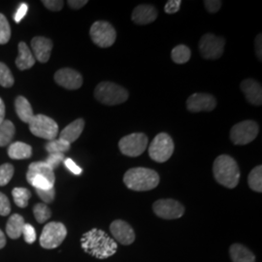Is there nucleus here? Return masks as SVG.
<instances>
[{"instance_id":"423d86ee","label":"nucleus","mask_w":262,"mask_h":262,"mask_svg":"<svg viewBox=\"0 0 262 262\" xmlns=\"http://www.w3.org/2000/svg\"><path fill=\"white\" fill-rule=\"evenodd\" d=\"M174 142L167 133H159L149 147V156L150 159L159 163L166 162L173 155Z\"/></svg>"},{"instance_id":"e433bc0d","label":"nucleus","mask_w":262,"mask_h":262,"mask_svg":"<svg viewBox=\"0 0 262 262\" xmlns=\"http://www.w3.org/2000/svg\"><path fill=\"white\" fill-rule=\"evenodd\" d=\"M38 196L40 197L45 203H52L56 196V190L55 187H52L50 189H35Z\"/></svg>"},{"instance_id":"ddd939ff","label":"nucleus","mask_w":262,"mask_h":262,"mask_svg":"<svg viewBox=\"0 0 262 262\" xmlns=\"http://www.w3.org/2000/svg\"><path fill=\"white\" fill-rule=\"evenodd\" d=\"M215 107L216 100L211 94H193L187 98V108L190 112H211Z\"/></svg>"},{"instance_id":"f8f14e48","label":"nucleus","mask_w":262,"mask_h":262,"mask_svg":"<svg viewBox=\"0 0 262 262\" xmlns=\"http://www.w3.org/2000/svg\"><path fill=\"white\" fill-rule=\"evenodd\" d=\"M155 214L164 220H176L182 217L185 207L174 199H159L152 205Z\"/></svg>"},{"instance_id":"c756f323","label":"nucleus","mask_w":262,"mask_h":262,"mask_svg":"<svg viewBox=\"0 0 262 262\" xmlns=\"http://www.w3.org/2000/svg\"><path fill=\"white\" fill-rule=\"evenodd\" d=\"M45 149L50 154H64L66 151L70 150V144L62 139H54L49 141Z\"/></svg>"},{"instance_id":"2f4dec72","label":"nucleus","mask_w":262,"mask_h":262,"mask_svg":"<svg viewBox=\"0 0 262 262\" xmlns=\"http://www.w3.org/2000/svg\"><path fill=\"white\" fill-rule=\"evenodd\" d=\"M11 38V28L7 18L0 14V45H4L9 42Z\"/></svg>"},{"instance_id":"473e14b6","label":"nucleus","mask_w":262,"mask_h":262,"mask_svg":"<svg viewBox=\"0 0 262 262\" xmlns=\"http://www.w3.org/2000/svg\"><path fill=\"white\" fill-rule=\"evenodd\" d=\"M14 77L12 72L3 62H0V85L3 88H11L14 84Z\"/></svg>"},{"instance_id":"f704fd0d","label":"nucleus","mask_w":262,"mask_h":262,"mask_svg":"<svg viewBox=\"0 0 262 262\" xmlns=\"http://www.w3.org/2000/svg\"><path fill=\"white\" fill-rule=\"evenodd\" d=\"M29 184L32 187H35V189H50L52 187H55V185H53L49 180L42 176H34L31 179Z\"/></svg>"},{"instance_id":"49530a36","label":"nucleus","mask_w":262,"mask_h":262,"mask_svg":"<svg viewBox=\"0 0 262 262\" xmlns=\"http://www.w3.org/2000/svg\"><path fill=\"white\" fill-rule=\"evenodd\" d=\"M255 52L258 59L261 60V34H258L255 38Z\"/></svg>"},{"instance_id":"f03ea898","label":"nucleus","mask_w":262,"mask_h":262,"mask_svg":"<svg viewBox=\"0 0 262 262\" xmlns=\"http://www.w3.org/2000/svg\"><path fill=\"white\" fill-rule=\"evenodd\" d=\"M213 173L215 181L227 188H234L240 181V168L233 158L227 155L217 157L214 161Z\"/></svg>"},{"instance_id":"c03bdc74","label":"nucleus","mask_w":262,"mask_h":262,"mask_svg":"<svg viewBox=\"0 0 262 262\" xmlns=\"http://www.w3.org/2000/svg\"><path fill=\"white\" fill-rule=\"evenodd\" d=\"M28 10V4H27V3H21V4L19 5V7L18 8V10H17V12H16L15 16H14V20H15L16 23H19V21H20V19H23V18L27 15Z\"/></svg>"},{"instance_id":"20e7f679","label":"nucleus","mask_w":262,"mask_h":262,"mask_svg":"<svg viewBox=\"0 0 262 262\" xmlns=\"http://www.w3.org/2000/svg\"><path fill=\"white\" fill-rule=\"evenodd\" d=\"M94 97L100 103L114 106L125 102L128 99V93L120 84L101 82L94 90Z\"/></svg>"},{"instance_id":"5701e85b","label":"nucleus","mask_w":262,"mask_h":262,"mask_svg":"<svg viewBox=\"0 0 262 262\" xmlns=\"http://www.w3.org/2000/svg\"><path fill=\"white\" fill-rule=\"evenodd\" d=\"M15 109L16 113L21 122H28L34 117L32 107L28 99L24 96H18L15 100Z\"/></svg>"},{"instance_id":"9b49d317","label":"nucleus","mask_w":262,"mask_h":262,"mask_svg":"<svg viewBox=\"0 0 262 262\" xmlns=\"http://www.w3.org/2000/svg\"><path fill=\"white\" fill-rule=\"evenodd\" d=\"M225 45L224 38L216 37L212 33H207L200 39L199 51L201 56L206 59H217L223 56Z\"/></svg>"},{"instance_id":"79ce46f5","label":"nucleus","mask_w":262,"mask_h":262,"mask_svg":"<svg viewBox=\"0 0 262 262\" xmlns=\"http://www.w3.org/2000/svg\"><path fill=\"white\" fill-rule=\"evenodd\" d=\"M223 2L219 0H206L204 1V5L207 11L211 14H215L219 10L221 9Z\"/></svg>"},{"instance_id":"bb28decb","label":"nucleus","mask_w":262,"mask_h":262,"mask_svg":"<svg viewBox=\"0 0 262 262\" xmlns=\"http://www.w3.org/2000/svg\"><path fill=\"white\" fill-rule=\"evenodd\" d=\"M190 56H191V52L189 48L183 44L176 46L171 52L172 60L178 64L187 63V61L190 59Z\"/></svg>"},{"instance_id":"58836bf2","label":"nucleus","mask_w":262,"mask_h":262,"mask_svg":"<svg viewBox=\"0 0 262 262\" xmlns=\"http://www.w3.org/2000/svg\"><path fill=\"white\" fill-rule=\"evenodd\" d=\"M11 212L9 199L4 193L0 192V215H8Z\"/></svg>"},{"instance_id":"c85d7f7f","label":"nucleus","mask_w":262,"mask_h":262,"mask_svg":"<svg viewBox=\"0 0 262 262\" xmlns=\"http://www.w3.org/2000/svg\"><path fill=\"white\" fill-rule=\"evenodd\" d=\"M249 187L256 192H262V166L258 165L251 171L248 177Z\"/></svg>"},{"instance_id":"39448f33","label":"nucleus","mask_w":262,"mask_h":262,"mask_svg":"<svg viewBox=\"0 0 262 262\" xmlns=\"http://www.w3.org/2000/svg\"><path fill=\"white\" fill-rule=\"evenodd\" d=\"M29 130L36 136L46 140L56 139L58 133V125L52 118L45 115H34L32 120L28 122Z\"/></svg>"},{"instance_id":"72a5a7b5","label":"nucleus","mask_w":262,"mask_h":262,"mask_svg":"<svg viewBox=\"0 0 262 262\" xmlns=\"http://www.w3.org/2000/svg\"><path fill=\"white\" fill-rule=\"evenodd\" d=\"M14 166L10 163H5L0 166V187L6 186L14 176Z\"/></svg>"},{"instance_id":"0eeeda50","label":"nucleus","mask_w":262,"mask_h":262,"mask_svg":"<svg viewBox=\"0 0 262 262\" xmlns=\"http://www.w3.org/2000/svg\"><path fill=\"white\" fill-rule=\"evenodd\" d=\"M66 235L67 229L63 224L56 222L49 223L44 226L40 236V245L48 250L55 249L64 241Z\"/></svg>"},{"instance_id":"a211bd4d","label":"nucleus","mask_w":262,"mask_h":262,"mask_svg":"<svg viewBox=\"0 0 262 262\" xmlns=\"http://www.w3.org/2000/svg\"><path fill=\"white\" fill-rule=\"evenodd\" d=\"M158 18V10L152 5L142 4L137 6L132 12L131 19L133 23L139 26L149 25L154 23Z\"/></svg>"},{"instance_id":"a19ab883","label":"nucleus","mask_w":262,"mask_h":262,"mask_svg":"<svg viewBox=\"0 0 262 262\" xmlns=\"http://www.w3.org/2000/svg\"><path fill=\"white\" fill-rule=\"evenodd\" d=\"M181 4H182L181 0H169L164 6V11H165V13L170 14V15L175 14L179 12V10L181 8Z\"/></svg>"},{"instance_id":"de8ad7c7","label":"nucleus","mask_w":262,"mask_h":262,"mask_svg":"<svg viewBox=\"0 0 262 262\" xmlns=\"http://www.w3.org/2000/svg\"><path fill=\"white\" fill-rule=\"evenodd\" d=\"M5 120V104L0 98V124Z\"/></svg>"},{"instance_id":"37998d69","label":"nucleus","mask_w":262,"mask_h":262,"mask_svg":"<svg viewBox=\"0 0 262 262\" xmlns=\"http://www.w3.org/2000/svg\"><path fill=\"white\" fill-rule=\"evenodd\" d=\"M63 162H64V165H66V168L68 169L70 172H72L74 175L79 176V175L82 174L83 170H82V168H81L80 166H78L72 159H66Z\"/></svg>"},{"instance_id":"ea45409f","label":"nucleus","mask_w":262,"mask_h":262,"mask_svg":"<svg viewBox=\"0 0 262 262\" xmlns=\"http://www.w3.org/2000/svg\"><path fill=\"white\" fill-rule=\"evenodd\" d=\"M42 3L44 6L53 12H58L63 8L64 2L61 0H43Z\"/></svg>"},{"instance_id":"a878e982","label":"nucleus","mask_w":262,"mask_h":262,"mask_svg":"<svg viewBox=\"0 0 262 262\" xmlns=\"http://www.w3.org/2000/svg\"><path fill=\"white\" fill-rule=\"evenodd\" d=\"M15 132L16 128L14 123L8 120H4L0 124V147H5L11 144L15 136Z\"/></svg>"},{"instance_id":"6e6552de","label":"nucleus","mask_w":262,"mask_h":262,"mask_svg":"<svg viewBox=\"0 0 262 262\" xmlns=\"http://www.w3.org/2000/svg\"><path fill=\"white\" fill-rule=\"evenodd\" d=\"M90 35L95 45L100 48H109L114 45L117 31L112 25L106 20H97L92 26Z\"/></svg>"},{"instance_id":"4468645a","label":"nucleus","mask_w":262,"mask_h":262,"mask_svg":"<svg viewBox=\"0 0 262 262\" xmlns=\"http://www.w3.org/2000/svg\"><path fill=\"white\" fill-rule=\"evenodd\" d=\"M56 84L66 90H78L83 84V77L72 68H61L55 74Z\"/></svg>"},{"instance_id":"aec40b11","label":"nucleus","mask_w":262,"mask_h":262,"mask_svg":"<svg viewBox=\"0 0 262 262\" xmlns=\"http://www.w3.org/2000/svg\"><path fill=\"white\" fill-rule=\"evenodd\" d=\"M84 128V121L83 119H77L74 122L68 124L63 130L60 132L59 139L66 141L71 144L75 142L82 134Z\"/></svg>"},{"instance_id":"2eb2a0df","label":"nucleus","mask_w":262,"mask_h":262,"mask_svg":"<svg viewBox=\"0 0 262 262\" xmlns=\"http://www.w3.org/2000/svg\"><path fill=\"white\" fill-rule=\"evenodd\" d=\"M113 237L123 246H128L135 241V232L130 225L122 220H116L110 225Z\"/></svg>"},{"instance_id":"09e8293b","label":"nucleus","mask_w":262,"mask_h":262,"mask_svg":"<svg viewBox=\"0 0 262 262\" xmlns=\"http://www.w3.org/2000/svg\"><path fill=\"white\" fill-rule=\"evenodd\" d=\"M5 245H6V238L4 233L0 229V249H3Z\"/></svg>"},{"instance_id":"dca6fc26","label":"nucleus","mask_w":262,"mask_h":262,"mask_svg":"<svg viewBox=\"0 0 262 262\" xmlns=\"http://www.w3.org/2000/svg\"><path fill=\"white\" fill-rule=\"evenodd\" d=\"M53 47V41L49 38L36 36L31 40V49L33 52L32 54L35 60L37 59L39 62L46 63L49 61Z\"/></svg>"},{"instance_id":"b1692460","label":"nucleus","mask_w":262,"mask_h":262,"mask_svg":"<svg viewBox=\"0 0 262 262\" xmlns=\"http://www.w3.org/2000/svg\"><path fill=\"white\" fill-rule=\"evenodd\" d=\"M8 156L12 159H28L32 156V148L23 142H14L10 144Z\"/></svg>"},{"instance_id":"412c9836","label":"nucleus","mask_w":262,"mask_h":262,"mask_svg":"<svg viewBox=\"0 0 262 262\" xmlns=\"http://www.w3.org/2000/svg\"><path fill=\"white\" fill-rule=\"evenodd\" d=\"M18 49H19V55L16 58V66L21 71L30 69L35 64V61H36L32 52L30 51L27 43L25 42H19Z\"/></svg>"},{"instance_id":"7ed1b4c3","label":"nucleus","mask_w":262,"mask_h":262,"mask_svg":"<svg viewBox=\"0 0 262 262\" xmlns=\"http://www.w3.org/2000/svg\"><path fill=\"white\" fill-rule=\"evenodd\" d=\"M123 183L131 190L148 191L159 186V175L152 169L135 167L125 172Z\"/></svg>"},{"instance_id":"6ab92c4d","label":"nucleus","mask_w":262,"mask_h":262,"mask_svg":"<svg viewBox=\"0 0 262 262\" xmlns=\"http://www.w3.org/2000/svg\"><path fill=\"white\" fill-rule=\"evenodd\" d=\"M34 176H42L49 180L53 185H55L56 176L54 170L51 168L45 161H37L33 162L29 165L28 173H27V180L28 183Z\"/></svg>"},{"instance_id":"1a4fd4ad","label":"nucleus","mask_w":262,"mask_h":262,"mask_svg":"<svg viewBox=\"0 0 262 262\" xmlns=\"http://www.w3.org/2000/svg\"><path fill=\"white\" fill-rule=\"evenodd\" d=\"M149 139L144 133H131L119 142V149L122 155L130 158H136L141 156L147 149Z\"/></svg>"},{"instance_id":"9d476101","label":"nucleus","mask_w":262,"mask_h":262,"mask_svg":"<svg viewBox=\"0 0 262 262\" xmlns=\"http://www.w3.org/2000/svg\"><path fill=\"white\" fill-rule=\"evenodd\" d=\"M259 126L254 121L247 120L232 126L230 139L234 145L244 146L253 142L258 135Z\"/></svg>"},{"instance_id":"c9c22d12","label":"nucleus","mask_w":262,"mask_h":262,"mask_svg":"<svg viewBox=\"0 0 262 262\" xmlns=\"http://www.w3.org/2000/svg\"><path fill=\"white\" fill-rule=\"evenodd\" d=\"M64 159H66L64 154H50L45 162L51 168L55 170L59 166V164L62 161H64Z\"/></svg>"},{"instance_id":"a18cd8bd","label":"nucleus","mask_w":262,"mask_h":262,"mask_svg":"<svg viewBox=\"0 0 262 262\" xmlns=\"http://www.w3.org/2000/svg\"><path fill=\"white\" fill-rule=\"evenodd\" d=\"M67 3L70 8L79 10L81 9L82 7H84V5L88 3V1L86 0H69Z\"/></svg>"},{"instance_id":"4be33fe9","label":"nucleus","mask_w":262,"mask_h":262,"mask_svg":"<svg viewBox=\"0 0 262 262\" xmlns=\"http://www.w3.org/2000/svg\"><path fill=\"white\" fill-rule=\"evenodd\" d=\"M232 262H255V256L241 244H233L229 250Z\"/></svg>"},{"instance_id":"cd10ccee","label":"nucleus","mask_w":262,"mask_h":262,"mask_svg":"<svg viewBox=\"0 0 262 262\" xmlns=\"http://www.w3.org/2000/svg\"><path fill=\"white\" fill-rule=\"evenodd\" d=\"M12 195L14 198V202L19 208H27L28 205V200L31 197V192L28 188L25 187H15L12 190Z\"/></svg>"},{"instance_id":"f257e3e1","label":"nucleus","mask_w":262,"mask_h":262,"mask_svg":"<svg viewBox=\"0 0 262 262\" xmlns=\"http://www.w3.org/2000/svg\"><path fill=\"white\" fill-rule=\"evenodd\" d=\"M81 245L85 253L98 259L111 257L118 250L117 242L103 230L96 228L85 232L82 236Z\"/></svg>"},{"instance_id":"f3484780","label":"nucleus","mask_w":262,"mask_h":262,"mask_svg":"<svg viewBox=\"0 0 262 262\" xmlns=\"http://www.w3.org/2000/svg\"><path fill=\"white\" fill-rule=\"evenodd\" d=\"M241 91L246 96L249 103L255 106H260L262 104L261 85L253 79H246L241 83Z\"/></svg>"},{"instance_id":"7c9ffc66","label":"nucleus","mask_w":262,"mask_h":262,"mask_svg":"<svg viewBox=\"0 0 262 262\" xmlns=\"http://www.w3.org/2000/svg\"><path fill=\"white\" fill-rule=\"evenodd\" d=\"M33 214L39 224H43L45 222H47L48 220L51 217L52 215V211L50 210V208L44 204V203H39L33 207Z\"/></svg>"},{"instance_id":"393cba45","label":"nucleus","mask_w":262,"mask_h":262,"mask_svg":"<svg viewBox=\"0 0 262 262\" xmlns=\"http://www.w3.org/2000/svg\"><path fill=\"white\" fill-rule=\"evenodd\" d=\"M25 220L19 214L11 215L6 225V232L11 239H19L23 234Z\"/></svg>"},{"instance_id":"4c0bfd02","label":"nucleus","mask_w":262,"mask_h":262,"mask_svg":"<svg viewBox=\"0 0 262 262\" xmlns=\"http://www.w3.org/2000/svg\"><path fill=\"white\" fill-rule=\"evenodd\" d=\"M23 234L25 237V241L28 244H32L35 242L36 240V232L34 227L31 225L25 224L24 229H23Z\"/></svg>"}]
</instances>
